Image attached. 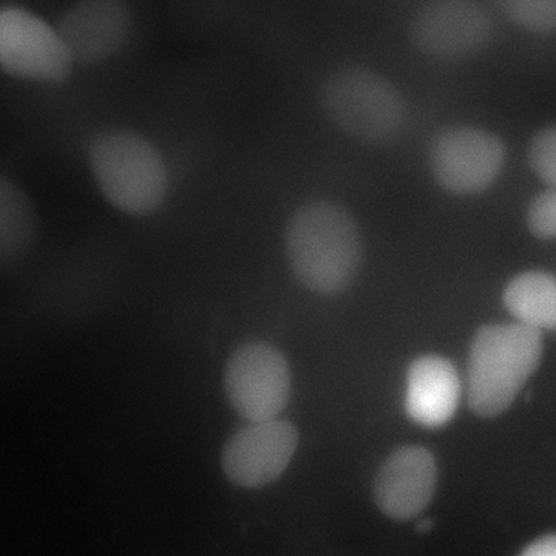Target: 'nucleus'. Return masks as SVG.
<instances>
[{"label": "nucleus", "mask_w": 556, "mask_h": 556, "mask_svg": "<svg viewBox=\"0 0 556 556\" xmlns=\"http://www.w3.org/2000/svg\"><path fill=\"white\" fill-rule=\"evenodd\" d=\"M507 148L493 131L450 127L431 142L430 166L438 185L456 195L484 192L500 177Z\"/></svg>", "instance_id": "8"}, {"label": "nucleus", "mask_w": 556, "mask_h": 556, "mask_svg": "<svg viewBox=\"0 0 556 556\" xmlns=\"http://www.w3.org/2000/svg\"><path fill=\"white\" fill-rule=\"evenodd\" d=\"M527 225L533 236L551 241L556 233V195L554 188L538 193L527 211Z\"/></svg>", "instance_id": "17"}, {"label": "nucleus", "mask_w": 556, "mask_h": 556, "mask_svg": "<svg viewBox=\"0 0 556 556\" xmlns=\"http://www.w3.org/2000/svg\"><path fill=\"white\" fill-rule=\"evenodd\" d=\"M495 38L493 14L478 0H431L408 25L413 49L439 62L475 60Z\"/></svg>", "instance_id": "5"}, {"label": "nucleus", "mask_w": 556, "mask_h": 556, "mask_svg": "<svg viewBox=\"0 0 556 556\" xmlns=\"http://www.w3.org/2000/svg\"><path fill=\"white\" fill-rule=\"evenodd\" d=\"M530 167L547 188L556 182V130L554 126L543 127L530 139L527 149Z\"/></svg>", "instance_id": "16"}, {"label": "nucleus", "mask_w": 556, "mask_h": 556, "mask_svg": "<svg viewBox=\"0 0 556 556\" xmlns=\"http://www.w3.org/2000/svg\"><path fill=\"white\" fill-rule=\"evenodd\" d=\"M291 382L287 357L263 342L241 345L225 369L226 397L248 422L276 419L287 407Z\"/></svg>", "instance_id": "7"}, {"label": "nucleus", "mask_w": 556, "mask_h": 556, "mask_svg": "<svg viewBox=\"0 0 556 556\" xmlns=\"http://www.w3.org/2000/svg\"><path fill=\"white\" fill-rule=\"evenodd\" d=\"M438 467L430 450L405 445L388 456L376 477V503L387 517H419L437 490Z\"/></svg>", "instance_id": "11"}, {"label": "nucleus", "mask_w": 556, "mask_h": 556, "mask_svg": "<svg viewBox=\"0 0 556 556\" xmlns=\"http://www.w3.org/2000/svg\"><path fill=\"white\" fill-rule=\"evenodd\" d=\"M298 444V428L288 420L249 422L226 442L223 470L233 484L258 489L287 470Z\"/></svg>", "instance_id": "9"}, {"label": "nucleus", "mask_w": 556, "mask_h": 556, "mask_svg": "<svg viewBox=\"0 0 556 556\" xmlns=\"http://www.w3.org/2000/svg\"><path fill=\"white\" fill-rule=\"evenodd\" d=\"M519 556H556V543L554 535L540 538L535 543L525 548Z\"/></svg>", "instance_id": "18"}, {"label": "nucleus", "mask_w": 556, "mask_h": 556, "mask_svg": "<svg viewBox=\"0 0 556 556\" xmlns=\"http://www.w3.org/2000/svg\"><path fill=\"white\" fill-rule=\"evenodd\" d=\"M504 305L522 327L554 331L556 325V285L552 274L529 270L519 274L504 289Z\"/></svg>", "instance_id": "14"}, {"label": "nucleus", "mask_w": 556, "mask_h": 556, "mask_svg": "<svg viewBox=\"0 0 556 556\" xmlns=\"http://www.w3.org/2000/svg\"><path fill=\"white\" fill-rule=\"evenodd\" d=\"M496 9L514 27L533 36H552L556 0H495Z\"/></svg>", "instance_id": "15"}, {"label": "nucleus", "mask_w": 556, "mask_h": 556, "mask_svg": "<svg viewBox=\"0 0 556 556\" xmlns=\"http://www.w3.org/2000/svg\"><path fill=\"white\" fill-rule=\"evenodd\" d=\"M321 112L348 137L371 146L396 141L407 126L404 93L379 70L365 64L332 68L318 87Z\"/></svg>", "instance_id": "2"}, {"label": "nucleus", "mask_w": 556, "mask_h": 556, "mask_svg": "<svg viewBox=\"0 0 556 556\" xmlns=\"http://www.w3.org/2000/svg\"><path fill=\"white\" fill-rule=\"evenodd\" d=\"M543 356V332L519 324L484 325L471 340L467 367L470 408L496 417L510 408Z\"/></svg>", "instance_id": "3"}, {"label": "nucleus", "mask_w": 556, "mask_h": 556, "mask_svg": "<svg viewBox=\"0 0 556 556\" xmlns=\"http://www.w3.org/2000/svg\"><path fill=\"white\" fill-rule=\"evenodd\" d=\"M58 30L73 64H102L129 42L130 10L124 0H78Z\"/></svg>", "instance_id": "10"}, {"label": "nucleus", "mask_w": 556, "mask_h": 556, "mask_svg": "<svg viewBox=\"0 0 556 556\" xmlns=\"http://www.w3.org/2000/svg\"><path fill=\"white\" fill-rule=\"evenodd\" d=\"M289 265L311 291L338 294L357 276L362 241L356 222L328 201L299 208L289 219L287 232Z\"/></svg>", "instance_id": "1"}, {"label": "nucleus", "mask_w": 556, "mask_h": 556, "mask_svg": "<svg viewBox=\"0 0 556 556\" xmlns=\"http://www.w3.org/2000/svg\"><path fill=\"white\" fill-rule=\"evenodd\" d=\"M94 181L113 207L131 215L155 214L169 190V174L159 149L130 130H109L89 146Z\"/></svg>", "instance_id": "4"}, {"label": "nucleus", "mask_w": 556, "mask_h": 556, "mask_svg": "<svg viewBox=\"0 0 556 556\" xmlns=\"http://www.w3.org/2000/svg\"><path fill=\"white\" fill-rule=\"evenodd\" d=\"M38 215L27 193L0 175V274L17 268L38 239Z\"/></svg>", "instance_id": "13"}, {"label": "nucleus", "mask_w": 556, "mask_h": 556, "mask_svg": "<svg viewBox=\"0 0 556 556\" xmlns=\"http://www.w3.org/2000/svg\"><path fill=\"white\" fill-rule=\"evenodd\" d=\"M459 399V375L447 358L422 356L409 365L405 409L413 422L426 428L447 426Z\"/></svg>", "instance_id": "12"}, {"label": "nucleus", "mask_w": 556, "mask_h": 556, "mask_svg": "<svg viewBox=\"0 0 556 556\" xmlns=\"http://www.w3.org/2000/svg\"><path fill=\"white\" fill-rule=\"evenodd\" d=\"M73 61L60 30L20 7L0 9V70L14 78L58 84L68 78Z\"/></svg>", "instance_id": "6"}]
</instances>
